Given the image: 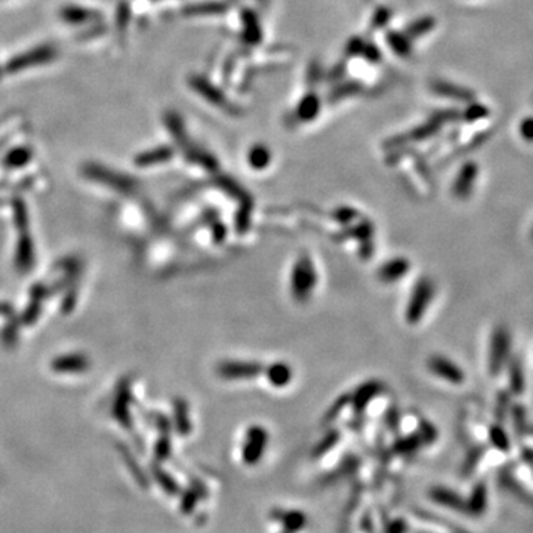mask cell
<instances>
[{"instance_id":"obj_11","label":"cell","mask_w":533,"mask_h":533,"mask_svg":"<svg viewBox=\"0 0 533 533\" xmlns=\"http://www.w3.org/2000/svg\"><path fill=\"white\" fill-rule=\"evenodd\" d=\"M508 376H510V390L512 394L520 395L524 391V371L523 363L519 357H512L508 364Z\"/></svg>"},{"instance_id":"obj_19","label":"cell","mask_w":533,"mask_h":533,"mask_svg":"<svg viewBox=\"0 0 533 533\" xmlns=\"http://www.w3.org/2000/svg\"><path fill=\"white\" fill-rule=\"evenodd\" d=\"M512 420H514V425H515V431L519 432V434H526V432L532 431L529 427H527V421H526V410L523 406L517 405L512 408Z\"/></svg>"},{"instance_id":"obj_13","label":"cell","mask_w":533,"mask_h":533,"mask_svg":"<svg viewBox=\"0 0 533 533\" xmlns=\"http://www.w3.org/2000/svg\"><path fill=\"white\" fill-rule=\"evenodd\" d=\"M271 160V156H270V152L266 150V147L264 145H257L254 147L251 152H249V156H247V162L251 163V166L254 169L257 171H261V169H265L266 166H269Z\"/></svg>"},{"instance_id":"obj_22","label":"cell","mask_w":533,"mask_h":533,"mask_svg":"<svg viewBox=\"0 0 533 533\" xmlns=\"http://www.w3.org/2000/svg\"><path fill=\"white\" fill-rule=\"evenodd\" d=\"M488 114H489V111H488L486 107H483V106H473V107H470L469 110H466L465 118H466V120L473 122V120H478V119H481V118H485V116H488Z\"/></svg>"},{"instance_id":"obj_3","label":"cell","mask_w":533,"mask_h":533,"mask_svg":"<svg viewBox=\"0 0 533 533\" xmlns=\"http://www.w3.org/2000/svg\"><path fill=\"white\" fill-rule=\"evenodd\" d=\"M58 55L57 47L54 45H40L36 47H31L28 51L18 54L13 57L11 61H8L5 70L8 73H18L21 70L30 69V67H38L47 62H52Z\"/></svg>"},{"instance_id":"obj_20","label":"cell","mask_w":533,"mask_h":533,"mask_svg":"<svg viewBox=\"0 0 533 533\" xmlns=\"http://www.w3.org/2000/svg\"><path fill=\"white\" fill-rule=\"evenodd\" d=\"M510 403H511V394L505 390L499 391L496 397V418L499 421L505 420L507 412L510 409Z\"/></svg>"},{"instance_id":"obj_8","label":"cell","mask_w":533,"mask_h":533,"mask_svg":"<svg viewBox=\"0 0 533 533\" xmlns=\"http://www.w3.org/2000/svg\"><path fill=\"white\" fill-rule=\"evenodd\" d=\"M478 175V166L476 162H466L454 182V194L458 198H466L473 193V187Z\"/></svg>"},{"instance_id":"obj_4","label":"cell","mask_w":533,"mask_h":533,"mask_svg":"<svg viewBox=\"0 0 533 533\" xmlns=\"http://www.w3.org/2000/svg\"><path fill=\"white\" fill-rule=\"evenodd\" d=\"M511 349V335L505 326H496L492 340H490V352H489V372L490 375L501 374L504 364L508 359Z\"/></svg>"},{"instance_id":"obj_15","label":"cell","mask_w":533,"mask_h":533,"mask_svg":"<svg viewBox=\"0 0 533 533\" xmlns=\"http://www.w3.org/2000/svg\"><path fill=\"white\" fill-rule=\"evenodd\" d=\"M220 186H221V189H223L225 193H228L230 196H232L235 198L240 200V203H242V202H247V200H251V197H249V196L243 191V189L237 184V182H235L232 179H230L228 176L220 179Z\"/></svg>"},{"instance_id":"obj_12","label":"cell","mask_w":533,"mask_h":533,"mask_svg":"<svg viewBox=\"0 0 533 533\" xmlns=\"http://www.w3.org/2000/svg\"><path fill=\"white\" fill-rule=\"evenodd\" d=\"M381 388H382V386H381V382H378V381L364 382V384L360 386L359 390L354 394V398H353L354 406L357 409L364 408L378 393H381Z\"/></svg>"},{"instance_id":"obj_21","label":"cell","mask_w":533,"mask_h":533,"mask_svg":"<svg viewBox=\"0 0 533 533\" xmlns=\"http://www.w3.org/2000/svg\"><path fill=\"white\" fill-rule=\"evenodd\" d=\"M298 113L301 120H311L315 116V113H318V103H315L314 99L308 98L301 104V108H299Z\"/></svg>"},{"instance_id":"obj_2","label":"cell","mask_w":533,"mask_h":533,"mask_svg":"<svg viewBox=\"0 0 533 533\" xmlns=\"http://www.w3.org/2000/svg\"><path fill=\"white\" fill-rule=\"evenodd\" d=\"M434 281H432L430 277H422L418 281L412 291L408 310H406V320L410 325L420 323L422 319L424 313L427 311L428 305L431 304L432 298H434Z\"/></svg>"},{"instance_id":"obj_14","label":"cell","mask_w":533,"mask_h":533,"mask_svg":"<svg viewBox=\"0 0 533 533\" xmlns=\"http://www.w3.org/2000/svg\"><path fill=\"white\" fill-rule=\"evenodd\" d=\"M436 91L443 94L444 96L461 99V101H470V99H473L471 92H469L464 88H459V86L449 85V83H440V85H436Z\"/></svg>"},{"instance_id":"obj_7","label":"cell","mask_w":533,"mask_h":533,"mask_svg":"<svg viewBox=\"0 0 533 533\" xmlns=\"http://www.w3.org/2000/svg\"><path fill=\"white\" fill-rule=\"evenodd\" d=\"M428 369L451 384H462L465 379V374L459 366L443 356H431L428 359Z\"/></svg>"},{"instance_id":"obj_10","label":"cell","mask_w":533,"mask_h":533,"mask_svg":"<svg viewBox=\"0 0 533 533\" xmlns=\"http://www.w3.org/2000/svg\"><path fill=\"white\" fill-rule=\"evenodd\" d=\"M292 369L285 361H276L266 368V378L274 387H286L292 381Z\"/></svg>"},{"instance_id":"obj_9","label":"cell","mask_w":533,"mask_h":533,"mask_svg":"<svg viewBox=\"0 0 533 533\" xmlns=\"http://www.w3.org/2000/svg\"><path fill=\"white\" fill-rule=\"evenodd\" d=\"M410 269V264L406 258H395V259H391L388 262H386L384 265L381 266L379 271H378V277L381 281L384 283H390V281H395L398 279H402L408 274Z\"/></svg>"},{"instance_id":"obj_27","label":"cell","mask_w":533,"mask_h":533,"mask_svg":"<svg viewBox=\"0 0 533 533\" xmlns=\"http://www.w3.org/2000/svg\"><path fill=\"white\" fill-rule=\"evenodd\" d=\"M532 240H533V228H532Z\"/></svg>"},{"instance_id":"obj_1","label":"cell","mask_w":533,"mask_h":533,"mask_svg":"<svg viewBox=\"0 0 533 533\" xmlns=\"http://www.w3.org/2000/svg\"><path fill=\"white\" fill-rule=\"evenodd\" d=\"M315 283H318V274H315L314 264L310 255L301 254V257L293 264L291 276V291L295 301H308L315 288Z\"/></svg>"},{"instance_id":"obj_26","label":"cell","mask_w":533,"mask_h":533,"mask_svg":"<svg viewBox=\"0 0 533 533\" xmlns=\"http://www.w3.org/2000/svg\"><path fill=\"white\" fill-rule=\"evenodd\" d=\"M524 458L529 461V462H533V451H527L524 454Z\"/></svg>"},{"instance_id":"obj_24","label":"cell","mask_w":533,"mask_h":533,"mask_svg":"<svg viewBox=\"0 0 533 533\" xmlns=\"http://www.w3.org/2000/svg\"><path fill=\"white\" fill-rule=\"evenodd\" d=\"M357 215V212L354 209H349V208H341L338 211H335V213H333V216L340 221V223H348L352 221L354 216Z\"/></svg>"},{"instance_id":"obj_25","label":"cell","mask_w":533,"mask_h":533,"mask_svg":"<svg viewBox=\"0 0 533 533\" xmlns=\"http://www.w3.org/2000/svg\"><path fill=\"white\" fill-rule=\"evenodd\" d=\"M128 21H129V11H128V6L123 4L118 8V27L125 28Z\"/></svg>"},{"instance_id":"obj_18","label":"cell","mask_w":533,"mask_h":533,"mask_svg":"<svg viewBox=\"0 0 533 533\" xmlns=\"http://www.w3.org/2000/svg\"><path fill=\"white\" fill-rule=\"evenodd\" d=\"M490 440L499 449V451L507 452L510 449V440L507 432L501 428V425H493L490 428Z\"/></svg>"},{"instance_id":"obj_5","label":"cell","mask_w":533,"mask_h":533,"mask_svg":"<svg viewBox=\"0 0 533 533\" xmlns=\"http://www.w3.org/2000/svg\"><path fill=\"white\" fill-rule=\"evenodd\" d=\"M264 369V366L258 361H245V360H227L218 364V375L228 381L236 379H252L258 376Z\"/></svg>"},{"instance_id":"obj_6","label":"cell","mask_w":533,"mask_h":533,"mask_svg":"<svg viewBox=\"0 0 533 533\" xmlns=\"http://www.w3.org/2000/svg\"><path fill=\"white\" fill-rule=\"evenodd\" d=\"M60 16L69 26H95L103 21L101 12L79 5L64 6L60 12Z\"/></svg>"},{"instance_id":"obj_17","label":"cell","mask_w":533,"mask_h":533,"mask_svg":"<svg viewBox=\"0 0 533 533\" xmlns=\"http://www.w3.org/2000/svg\"><path fill=\"white\" fill-rule=\"evenodd\" d=\"M172 157V150L168 148V147H160L157 150H153V152L150 153H145L142 155L138 162L142 164H152V163H157V162H164Z\"/></svg>"},{"instance_id":"obj_23","label":"cell","mask_w":533,"mask_h":533,"mask_svg":"<svg viewBox=\"0 0 533 533\" xmlns=\"http://www.w3.org/2000/svg\"><path fill=\"white\" fill-rule=\"evenodd\" d=\"M520 135L526 141L533 142V118H527L520 123Z\"/></svg>"},{"instance_id":"obj_16","label":"cell","mask_w":533,"mask_h":533,"mask_svg":"<svg viewBox=\"0 0 533 533\" xmlns=\"http://www.w3.org/2000/svg\"><path fill=\"white\" fill-rule=\"evenodd\" d=\"M251 212H252L251 200L242 202L240 209L236 215V230H239V232H245L249 228V224H251Z\"/></svg>"}]
</instances>
